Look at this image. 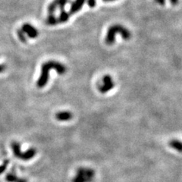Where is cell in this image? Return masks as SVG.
Wrapping results in <instances>:
<instances>
[{
    "label": "cell",
    "mask_w": 182,
    "mask_h": 182,
    "mask_svg": "<svg viewBox=\"0 0 182 182\" xmlns=\"http://www.w3.org/2000/svg\"><path fill=\"white\" fill-rule=\"evenodd\" d=\"M73 115L71 112L69 111H63V112H59L56 113L55 118L57 120L61 121V122H65V121H69L72 119Z\"/></svg>",
    "instance_id": "8"
},
{
    "label": "cell",
    "mask_w": 182,
    "mask_h": 182,
    "mask_svg": "<svg viewBox=\"0 0 182 182\" xmlns=\"http://www.w3.org/2000/svg\"><path fill=\"white\" fill-rule=\"evenodd\" d=\"M9 164V159H5L2 163V165H0V175H2V173L5 172V171L6 170L7 167H8V165Z\"/></svg>",
    "instance_id": "17"
},
{
    "label": "cell",
    "mask_w": 182,
    "mask_h": 182,
    "mask_svg": "<svg viewBox=\"0 0 182 182\" xmlns=\"http://www.w3.org/2000/svg\"><path fill=\"white\" fill-rule=\"evenodd\" d=\"M18 178L16 176V175L14 173H9L7 174L6 176H5V180L8 182H17Z\"/></svg>",
    "instance_id": "15"
},
{
    "label": "cell",
    "mask_w": 182,
    "mask_h": 182,
    "mask_svg": "<svg viewBox=\"0 0 182 182\" xmlns=\"http://www.w3.org/2000/svg\"><path fill=\"white\" fill-rule=\"evenodd\" d=\"M12 146V149L13 150V153L15 155V157H17L18 159H21V156L22 152L21 150V145L19 143L16 142V141H14L11 144Z\"/></svg>",
    "instance_id": "10"
},
{
    "label": "cell",
    "mask_w": 182,
    "mask_h": 182,
    "mask_svg": "<svg viewBox=\"0 0 182 182\" xmlns=\"http://www.w3.org/2000/svg\"><path fill=\"white\" fill-rule=\"evenodd\" d=\"M118 34H120L125 40H130V37H131V34L129 31V30H127L126 27L122 26V24H117L112 25L108 29L105 40V43L109 46L113 45L115 40V36Z\"/></svg>",
    "instance_id": "2"
},
{
    "label": "cell",
    "mask_w": 182,
    "mask_h": 182,
    "mask_svg": "<svg viewBox=\"0 0 182 182\" xmlns=\"http://www.w3.org/2000/svg\"><path fill=\"white\" fill-rule=\"evenodd\" d=\"M169 147H172L174 150L178 151L179 153H182V142L180 141V140L174 139V140H172L169 143Z\"/></svg>",
    "instance_id": "11"
},
{
    "label": "cell",
    "mask_w": 182,
    "mask_h": 182,
    "mask_svg": "<svg viewBox=\"0 0 182 182\" xmlns=\"http://www.w3.org/2000/svg\"><path fill=\"white\" fill-rule=\"evenodd\" d=\"M77 175L84 176L87 178L94 179L95 177V172L94 169H90V168H79L77 170Z\"/></svg>",
    "instance_id": "6"
},
{
    "label": "cell",
    "mask_w": 182,
    "mask_h": 182,
    "mask_svg": "<svg viewBox=\"0 0 182 182\" xmlns=\"http://www.w3.org/2000/svg\"><path fill=\"white\" fill-rule=\"evenodd\" d=\"M170 2L172 3V5H176L178 4V0H170Z\"/></svg>",
    "instance_id": "21"
},
{
    "label": "cell",
    "mask_w": 182,
    "mask_h": 182,
    "mask_svg": "<svg viewBox=\"0 0 182 182\" xmlns=\"http://www.w3.org/2000/svg\"><path fill=\"white\" fill-rule=\"evenodd\" d=\"M51 69H54L57 71V73L62 75L66 72V68L63 64L54 60H50L49 62H45L42 65L41 67V73L40 77L37 82V85L39 88H43L46 85L47 82L49 77V71Z\"/></svg>",
    "instance_id": "1"
},
{
    "label": "cell",
    "mask_w": 182,
    "mask_h": 182,
    "mask_svg": "<svg viewBox=\"0 0 182 182\" xmlns=\"http://www.w3.org/2000/svg\"><path fill=\"white\" fill-rule=\"evenodd\" d=\"M155 2H157L158 4H159V5H165V0H155Z\"/></svg>",
    "instance_id": "19"
},
{
    "label": "cell",
    "mask_w": 182,
    "mask_h": 182,
    "mask_svg": "<svg viewBox=\"0 0 182 182\" xmlns=\"http://www.w3.org/2000/svg\"><path fill=\"white\" fill-rule=\"evenodd\" d=\"M5 69H6V67H5V65H0V73L3 72L5 70Z\"/></svg>",
    "instance_id": "20"
},
{
    "label": "cell",
    "mask_w": 182,
    "mask_h": 182,
    "mask_svg": "<svg viewBox=\"0 0 182 182\" xmlns=\"http://www.w3.org/2000/svg\"><path fill=\"white\" fill-rule=\"evenodd\" d=\"M17 34L18 36L19 40H20L23 43H27V38H26L24 32L21 29H19V30H17Z\"/></svg>",
    "instance_id": "16"
},
{
    "label": "cell",
    "mask_w": 182,
    "mask_h": 182,
    "mask_svg": "<svg viewBox=\"0 0 182 182\" xmlns=\"http://www.w3.org/2000/svg\"><path fill=\"white\" fill-rule=\"evenodd\" d=\"M21 30L24 32V34H27V37L31 39L37 38L39 34L37 29H36L34 26H32L31 24L28 23L24 24Z\"/></svg>",
    "instance_id": "5"
},
{
    "label": "cell",
    "mask_w": 182,
    "mask_h": 182,
    "mask_svg": "<svg viewBox=\"0 0 182 182\" xmlns=\"http://www.w3.org/2000/svg\"><path fill=\"white\" fill-rule=\"evenodd\" d=\"M102 82H103V84L99 87V91L102 94H106L115 87V83L113 82L110 75L104 76L102 78Z\"/></svg>",
    "instance_id": "3"
},
{
    "label": "cell",
    "mask_w": 182,
    "mask_h": 182,
    "mask_svg": "<svg viewBox=\"0 0 182 182\" xmlns=\"http://www.w3.org/2000/svg\"><path fill=\"white\" fill-rule=\"evenodd\" d=\"M103 2H113V1H115V0H102Z\"/></svg>",
    "instance_id": "23"
},
{
    "label": "cell",
    "mask_w": 182,
    "mask_h": 182,
    "mask_svg": "<svg viewBox=\"0 0 182 182\" xmlns=\"http://www.w3.org/2000/svg\"><path fill=\"white\" fill-rule=\"evenodd\" d=\"M69 17H70V14L69 12H65V9L61 10V13L59 15V17L58 18L59 23H65L69 21Z\"/></svg>",
    "instance_id": "12"
},
{
    "label": "cell",
    "mask_w": 182,
    "mask_h": 182,
    "mask_svg": "<svg viewBox=\"0 0 182 182\" xmlns=\"http://www.w3.org/2000/svg\"><path fill=\"white\" fill-rule=\"evenodd\" d=\"M17 182H27V181L25 180V179H23V178H19L18 179Z\"/></svg>",
    "instance_id": "22"
},
{
    "label": "cell",
    "mask_w": 182,
    "mask_h": 182,
    "mask_svg": "<svg viewBox=\"0 0 182 182\" xmlns=\"http://www.w3.org/2000/svg\"><path fill=\"white\" fill-rule=\"evenodd\" d=\"M36 153H37V151H36L35 149L30 148L24 153H22L21 156V159L24 161L30 160V159H31L32 158H34V157L35 156Z\"/></svg>",
    "instance_id": "9"
},
{
    "label": "cell",
    "mask_w": 182,
    "mask_h": 182,
    "mask_svg": "<svg viewBox=\"0 0 182 182\" xmlns=\"http://www.w3.org/2000/svg\"><path fill=\"white\" fill-rule=\"evenodd\" d=\"M85 2L86 0H75V1H74L71 3V5L69 14L70 15H74V14L79 12L82 9V7L84 5Z\"/></svg>",
    "instance_id": "7"
},
{
    "label": "cell",
    "mask_w": 182,
    "mask_h": 182,
    "mask_svg": "<svg viewBox=\"0 0 182 182\" xmlns=\"http://www.w3.org/2000/svg\"><path fill=\"white\" fill-rule=\"evenodd\" d=\"M69 2V0H54L48 6V13L53 14L58 8L62 10L65 9V5Z\"/></svg>",
    "instance_id": "4"
},
{
    "label": "cell",
    "mask_w": 182,
    "mask_h": 182,
    "mask_svg": "<svg viewBox=\"0 0 182 182\" xmlns=\"http://www.w3.org/2000/svg\"><path fill=\"white\" fill-rule=\"evenodd\" d=\"M94 179L87 178L84 177V176L77 175H76L75 177L72 179V182H93Z\"/></svg>",
    "instance_id": "14"
},
{
    "label": "cell",
    "mask_w": 182,
    "mask_h": 182,
    "mask_svg": "<svg viewBox=\"0 0 182 182\" xmlns=\"http://www.w3.org/2000/svg\"><path fill=\"white\" fill-rule=\"evenodd\" d=\"M87 2L89 7H90V8H94L96 6V4H97L96 0H87Z\"/></svg>",
    "instance_id": "18"
},
{
    "label": "cell",
    "mask_w": 182,
    "mask_h": 182,
    "mask_svg": "<svg viewBox=\"0 0 182 182\" xmlns=\"http://www.w3.org/2000/svg\"><path fill=\"white\" fill-rule=\"evenodd\" d=\"M46 22L48 25L53 26L59 24V20H58V18L55 17L53 14H49V16L47 17Z\"/></svg>",
    "instance_id": "13"
}]
</instances>
